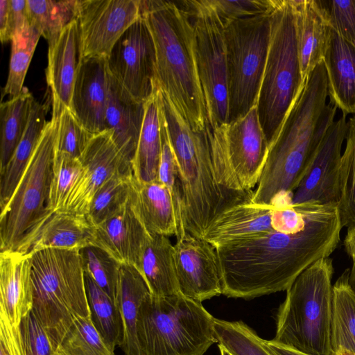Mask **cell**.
Here are the masks:
<instances>
[{"mask_svg": "<svg viewBox=\"0 0 355 355\" xmlns=\"http://www.w3.org/2000/svg\"><path fill=\"white\" fill-rule=\"evenodd\" d=\"M306 204V223L297 232L273 230L216 248L223 295L250 300L286 291L308 267L329 257L340 240L338 207Z\"/></svg>", "mask_w": 355, "mask_h": 355, "instance_id": "cell-1", "label": "cell"}, {"mask_svg": "<svg viewBox=\"0 0 355 355\" xmlns=\"http://www.w3.org/2000/svg\"><path fill=\"white\" fill-rule=\"evenodd\" d=\"M327 73L323 61L310 73L269 148L252 202L263 206L291 204L293 192L337 107L326 103Z\"/></svg>", "mask_w": 355, "mask_h": 355, "instance_id": "cell-2", "label": "cell"}, {"mask_svg": "<svg viewBox=\"0 0 355 355\" xmlns=\"http://www.w3.org/2000/svg\"><path fill=\"white\" fill-rule=\"evenodd\" d=\"M139 7L155 43L159 88L193 130H205L207 112L189 15L178 1L139 0Z\"/></svg>", "mask_w": 355, "mask_h": 355, "instance_id": "cell-3", "label": "cell"}, {"mask_svg": "<svg viewBox=\"0 0 355 355\" xmlns=\"http://www.w3.org/2000/svg\"><path fill=\"white\" fill-rule=\"evenodd\" d=\"M157 97L182 182L184 230L203 237L219 214L251 198L253 191L236 192L221 187L214 173L207 128L193 130L160 88Z\"/></svg>", "mask_w": 355, "mask_h": 355, "instance_id": "cell-4", "label": "cell"}, {"mask_svg": "<svg viewBox=\"0 0 355 355\" xmlns=\"http://www.w3.org/2000/svg\"><path fill=\"white\" fill-rule=\"evenodd\" d=\"M31 312L58 349L78 318L91 315L79 249L31 252Z\"/></svg>", "mask_w": 355, "mask_h": 355, "instance_id": "cell-5", "label": "cell"}, {"mask_svg": "<svg viewBox=\"0 0 355 355\" xmlns=\"http://www.w3.org/2000/svg\"><path fill=\"white\" fill-rule=\"evenodd\" d=\"M332 259L308 267L286 290L272 341L308 355H331Z\"/></svg>", "mask_w": 355, "mask_h": 355, "instance_id": "cell-6", "label": "cell"}, {"mask_svg": "<svg viewBox=\"0 0 355 355\" xmlns=\"http://www.w3.org/2000/svg\"><path fill=\"white\" fill-rule=\"evenodd\" d=\"M304 81L299 58L295 0H277L270 12L269 47L256 104L269 148Z\"/></svg>", "mask_w": 355, "mask_h": 355, "instance_id": "cell-7", "label": "cell"}, {"mask_svg": "<svg viewBox=\"0 0 355 355\" xmlns=\"http://www.w3.org/2000/svg\"><path fill=\"white\" fill-rule=\"evenodd\" d=\"M214 319L201 302L180 293L166 297L150 293L137 319L141 355H204L217 343Z\"/></svg>", "mask_w": 355, "mask_h": 355, "instance_id": "cell-8", "label": "cell"}, {"mask_svg": "<svg viewBox=\"0 0 355 355\" xmlns=\"http://www.w3.org/2000/svg\"><path fill=\"white\" fill-rule=\"evenodd\" d=\"M59 120L51 119L7 205L1 209L0 251L20 250L53 214L48 209Z\"/></svg>", "mask_w": 355, "mask_h": 355, "instance_id": "cell-9", "label": "cell"}, {"mask_svg": "<svg viewBox=\"0 0 355 355\" xmlns=\"http://www.w3.org/2000/svg\"><path fill=\"white\" fill-rule=\"evenodd\" d=\"M226 46L227 123L257 104L270 36V13L231 21L224 26Z\"/></svg>", "mask_w": 355, "mask_h": 355, "instance_id": "cell-10", "label": "cell"}, {"mask_svg": "<svg viewBox=\"0 0 355 355\" xmlns=\"http://www.w3.org/2000/svg\"><path fill=\"white\" fill-rule=\"evenodd\" d=\"M207 128L216 182L230 191H252L259 182L269 151L257 106L232 122Z\"/></svg>", "mask_w": 355, "mask_h": 355, "instance_id": "cell-11", "label": "cell"}, {"mask_svg": "<svg viewBox=\"0 0 355 355\" xmlns=\"http://www.w3.org/2000/svg\"><path fill=\"white\" fill-rule=\"evenodd\" d=\"M192 21L198 74L207 125L227 123L228 92L224 26L208 0L178 1Z\"/></svg>", "mask_w": 355, "mask_h": 355, "instance_id": "cell-12", "label": "cell"}, {"mask_svg": "<svg viewBox=\"0 0 355 355\" xmlns=\"http://www.w3.org/2000/svg\"><path fill=\"white\" fill-rule=\"evenodd\" d=\"M112 76L137 100L146 103L159 87L153 37L140 16L123 33L107 58Z\"/></svg>", "mask_w": 355, "mask_h": 355, "instance_id": "cell-13", "label": "cell"}, {"mask_svg": "<svg viewBox=\"0 0 355 355\" xmlns=\"http://www.w3.org/2000/svg\"><path fill=\"white\" fill-rule=\"evenodd\" d=\"M139 0H77L81 56L107 58L114 45L139 17Z\"/></svg>", "mask_w": 355, "mask_h": 355, "instance_id": "cell-14", "label": "cell"}, {"mask_svg": "<svg viewBox=\"0 0 355 355\" xmlns=\"http://www.w3.org/2000/svg\"><path fill=\"white\" fill-rule=\"evenodd\" d=\"M346 116L343 114L326 131L293 192L291 205H338L341 148L347 130Z\"/></svg>", "mask_w": 355, "mask_h": 355, "instance_id": "cell-15", "label": "cell"}, {"mask_svg": "<svg viewBox=\"0 0 355 355\" xmlns=\"http://www.w3.org/2000/svg\"><path fill=\"white\" fill-rule=\"evenodd\" d=\"M80 161L83 171L60 210L86 216L94 195L102 185L117 174L133 175L132 166L108 130L94 135Z\"/></svg>", "mask_w": 355, "mask_h": 355, "instance_id": "cell-16", "label": "cell"}, {"mask_svg": "<svg viewBox=\"0 0 355 355\" xmlns=\"http://www.w3.org/2000/svg\"><path fill=\"white\" fill-rule=\"evenodd\" d=\"M174 260L182 295L202 303L222 294L216 249L204 238L187 233L177 239Z\"/></svg>", "mask_w": 355, "mask_h": 355, "instance_id": "cell-17", "label": "cell"}, {"mask_svg": "<svg viewBox=\"0 0 355 355\" xmlns=\"http://www.w3.org/2000/svg\"><path fill=\"white\" fill-rule=\"evenodd\" d=\"M81 60L80 31L75 19L48 50L46 79L51 97V119H59L64 110L70 109Z\"/></svg>", "mask_w": 355, "mask_h": 355, "instance_id": "cell-18", "label": "cell"}, {"mask_svg": "<svg viewBox=\"0 0 355 355\" xmlns=\"http://www.w3.org/2000/svg\"><path fill=\"white\" fill-rule=\"evenodd\" d=\"M107 58H83L76 79L70 110L93 135L105 130L108 94Z\"/></svg>", "mask_w": 355, "mask_h": 355, "instance_id": "cell-19", "label": "cell"}, {"mask_svg": "<svg viewBox=\"0 0 355 355\" xmlns=\"http://www.w3.org/2000/svg\"><path fill=\"white\" fill-rule=\"evenodd\" d=\"M145 110L146 103L135 99L109 71L105 130L110 132L113 141L131 164L136 153Z\"/></svg>", "mask_w": 355, "mask_h": 355, "instance_id": "cell-20", "label": "cell"}, {"mask_svg": "<svg viewBox=\"0 0 355 355\" xmlns=\"http://www.w3.org/2000/svg\"><path fill=\"white\" fill-rule=\"evenodd\" d=\"M149 235L129 200L116 214L95 227L94 245L106 251L121 264L139 270Z\"/></svg>", "mask_w": 355, "mask_h": 355, "instance_id": "cell-21", "label": "cell"}, {"mask_svg": "<svg viewBox=\"0 0 355 355\" xmlns=\"http://www.w3.org/2000/svg\"><path fill=\"white\" fill-rule=\"evenodd\" d=\"M273 207L257 205L252 198L235 204L212 221L202 238L216 248L270 232Z\"/></svg>", "mask_w": 355, "mask_h": 355, "instance_id": "cell-22", "label": "cell"}, {"mask_svg": "<svg viewBox=\"0 0 355 355\" xmlns=\"http://www.w3.org/2000/svg\"><path fill=\"white\" fill-rule=\"evenodd\" d=\"M324 64L329 103L347 116L355 113V46L330 28Z\"/></svg>", "mask_w": 355, "mask_h": 355, "instance_id": "cell-23", "label": "cell"}, {"mask_svg": "<svg viewBox=\"0 0 355 355\" xmlns=\"http://www.w3.org/2000/svg\"><path fill=\"white\" fill-rule=\"evenodd\" d=\"M31 257L18 250L0 251V309L15 326L32 310Z\"/></svg>", "mask_w": 355, "mask_h": 355, "instance_id": "cell-24", "label": "cell"}, {"mask_svg": "<svg viewBox=\"0 0 355 355\" xmlns=\"http://www.w3.org/2000/svg\"><path fill=\"white\" fill-rule=\"evenodd\" d=\"M130 200L150 234L177 236L178 223L171 195L162 182L141 183L133 177Z\"/></svg>", "mask_w": 355, "mask_h": 355, "instance_id": "cell-25", "label": "cell"}, {"mask_svg": "<svg viewBox=\"0 0 355 355\" xmlns=\"http://www.w3.org/2000/svg\"><path fill=\"white\" fill-rule=\"evenodd\" d=\"M95 227L85 216L53 212L21 250L29 253L44 248L79 249L94 245Z\"/></svg>", "mask_w": 355, "mask_h": 355, "instance_id": "cell-26", "label": "cell"}, {"mask_svg": "<svg viewBox=\"0 0 355 355\" xmlns=\"http://www.w3.org/2000/svg\"><path fill=\"white\" fill-rule=\"evenodd\" d=\"M298 51L305 80L323 60L330 27L320 0H295Z\"/></svg>", "mask_w": 355, "mask_h": 355, "instance_id": "cell-27", "label": "cell"}, {"mask_svg": "<svg viewBox=\"0 0 355 355\" xmlns=\"http://www.w3.org/2000/svg\"><path fill=\"white\" fill-rule=\"evenodd\" d=\"M150 293L139 270L133 266L121 264L115 302L123 329L119 347L125 355H141L137 332V319L141 304Z\"/></svg>", "mask_w": 355, "mask_h": 355, "instance_id": "cell-28", "label": "cell"}, {"mask_svg": "<svg viewBox=\"0 0 355 355\" xmlns=\"http://www.w3.org/2000/svg\"><path fill=\"white\" fill-rule=\"evenodd\" d=\"M138 270L153 295L166 297L180 293L174 260V245L168 236L149 235Z\"/></svg>", "mask_w": 355, "mask_h": 355, "instance_id": "cell-29", "label": "cell"}, {"mask_svg": "<svg viewBox=\"0 0 355 355\" xmlns=\"http://www.w3.org/2000/svg\"><path fill=\"white\" fill-rule=\"evenodd\" d=\"M48 103L34 100L26 130L5 169L0 173V207L8 202L47 125Z\"/></svg>", "mask_w": 355, "mask_h": 355, "instance_id": "cell-30", "label": "cell"}, {"mask_svg": "<svg viewBox=\"0 0 355 355\" xmlns=\"http://www.w3.org/2000/svg\"><path fill=\"white\" fill-rule=\"evenodd\" d=\"M162 152L160 113L157 89L155 95L146 103L144 122L132 164L133 177L137 182L146 183L157 180Z\"/></svg>", "mask_w": 355, "mask_h": 355, "instance_id": "cell-31", "label": "cell"}, {"mask_svg": "<svg viewBox=\"0 0 355 355\" xmlns=\"http://www.w3.org/2000/svg\"><path fill=\"white\" fill-rule=\"evenodd\" d=\"M347 268L333 285L331 355L338 349L355 354V293Z\"/></svg>", "mask_w": 355, "mask_h": 355, "instance_id": "cell-32", "label": "cell"}, {"mask_svg": "<svg viewBox=\"0 0 355 355\" xmlns=\"http://www.w3.org/2000/svg\"><path fill=\"white\" fill-rule=\"evenodd\" d=\"M35 98L27 87L0 105V173L6 167L28 125Z\"/></svg>", "mask_w": 355, "mask_h": 355, "instance_id": "cell-33", "label": "cell"}, {"mask_svg": "<svg viewBox=\"0 0 355 355\" xmlns=\"http://www.w3.org/2000/svg\"><path fill=\"white\" fill-rule=\"evenodd\" d=\"M77 0H27L31 24L53 45L62 31L76 18Z\"/></svg>", "mask_w": 355, "mask_h": 355, "instance_id": "cell-34", "label": "cell"}, {"mask_svg": "<svg viewBox=\"0 0 355 355\" xmlns=\"http://www.w3.org/2000/svg\"><path fill=\"white\" fill-rule=\"evenodd\" d=\"M92 322L109 346L114 350L123 338L121 317L116 302L85 273Z\"/></svg>", "mask_w": 355, "mask_h": 355, "instance_id": "cell-35", "label": "cell"}, {"mask_svg": "<svg viewBox=\"0 0 355 355\" xmlns=\"http://www.w3.org/2000/svg\"><path fill=\"white\" fill-rule=\"evenodd\" d=\"M41 36L38 29L31 24L13 35L8 76L3 88L4 94L14 97L23 89L28 67Z\"/></svg>", "mask_w": 355, "mask_h": 355, "instance_id": "cell-36", "label": "cell"}, {"mask_svg": "<svg viewBox=\"0 0 355 355\" xmlns=\"http://www.w3.org/2000/svg\"><path fill=\"white\" fill-rule=\"evenodd\" d=\"M132 175L117 174L94 195L86 217L95 227L119 211L130 200Z\"/></svg>", "mask_w": 355, "mask_h": 355, "instance_id": "cell-37", "label": "cell"}, {"mask_svg": "<svg viewBox=\"0 0 355 355\" xmlns=\"http://www.w3.org/2000/svg\"><path fill=\"white\" fill-rule=\"evenodd\" d=\"M346 146L341 156L338 204L343 227L355 225V116L347 122Z\"/></svg>", "mask_w": 355, "mask_h": 355, "instance_id": "cell-38", "label": "cell"}, {"mask_svg": "<svg viewBox=\"0 0 355 355\" xmlns=\"http://www.w3.org/2000/svg\"><path fill=\"white\" fill-rule=\"evenodd\" d=\"M214 329L218 345L232 355H273L264 340L243 321L215 318Z\"/></svg>", "mask_w": 355, "mask_h": 355, "instance_id": "cell-39", "label": "cell"}, {"mask_svg": "<svg viewBox=\"0 0 355 355\" xmlns=\"http://www.w3.org/2000/svg\"><path fill=\"white\" fill-rule=\"evenodd\" d=\"M58 349L64 355H115L94 326L91 315L74 320Z\"/></svg>", "mask_w": 355, "mask_h": 355, "instance_id": "cell-40", "label": "cell"}, {"mask_svg": "<svg viewBox=\"0 0 355 355\" xmlns=\"http://www.w3.org/2000/svg\"><path fill=\"white\" fill-rule=\"evenodd\" d=\"M80 254L85 273L115 302L121 264L94 245L81 248Z\"/></svg>", "mask_w": 355, "mask_h": 355, "instance_id": "cell-41", "label": "cell"}, {"mask_svg": "<svg viewBox=\"0 0 355 355\" xmlns=\"http://www.w3.org/2000/svg\"><path fill=\"white\" fill-rule=\"evenodd\" d=\"M159 113L162 140V152L159 167L157 180L164 184L167 187L171 195L178 223V234L176 238L178 239L187 234L184 230L182 223V186L176 159L168 141L160 107Z\"/></svg>", "mask_w": 355, "mask_h": 355, "instance_id": "cell-42", "label": "cell"}, {"mask_svg": "<svg viewBox=\"0 0 355 355\" xmlns=\"http://www.w3.org/2000/svg\"><path fill=\"white\" fill-rule=\"evenodd\" d=\"M82 171L83 166L80 159L56 152L48 204L50 212L53 213L62 207Z\"/></svg>", "mask_w": 355, "mask_h": 355, "instance_id": "cell-43", "label": "cell"}, {"mask_svg": "<svg viewBox=\"0 0 355 355\" xmlns=\"http://www.w3.org/2000/svg\"><path fill=\"white\" fill-rule=\"evenodd\" d=\"M58 120L56 152L80 159L94 135L82 125L69 108L63 110Z\"/></svg>", "mask_w": 355, "mask_h": 355, "instance_id": "cell-44", "label": "cell"}, {"mask_svg": "<svg viewBox=\"0 0 355 355\" xmlns=\"http://www.w3.org/2000/svg\"><path fill=\"white\" fill-rule=\"evenodd\" d=\"M208 2L224 26L233 20L270 13L277 0H208Z\"/></svg>", "mask_w": 355, "mask_h": 355, "instance_id": "cell-45", "label": "cell"}, {"mask_svg": "<svg viewBox=\"0 0 355 355\" xmlns=\"http://www.w3.org/2000/svg\"><path fill=\"white\" fill-rule=\"evenodd\" d=\"M330 28L355 46V0H320Z\"/></svg>", "mask_w": 355, "mask_h": 355, "instance_id": "cell-46", "label": "cell"}, {"mask_svg": "<svg viewBox=\"0 0 355 355\" xmlns=\"http://www.w3.org/2000/svg\"><path fill=\"white\" fill-rule=\"evenodd\" d=\"M20 329L26 355L56 354L49 336L31 311L21 320Z\"/></svg>", "mask_w": 355, "mask_h": 355, "instance_id": "cell-47", "label": "cell"}, {"mask_svg": "<svg viewBox=\"0 0 355 355\" xmlns=\"http://www.w3.org/2000/svg\"><path fill=\"white\" fill-rule=\"evenodd\" d=\"M0 355H26L20 326L14 325L0 309Z\"/></svg>", "mask_w": 355, "mask_h": 355, "instance_id": "cell-48", "label": "cell"}, {"mask_svg": "<svg viewBox=\"0 0 355 355\" xmlns=\"http://www.w3.org/2000/svg\"><path fill=\"white\" fill-rule=\"evenodd\" d=\"M264 345L273 355H308L283 346L274 341L264 340Z\"/></svg>", "mask_w": 355, "mask_h": 355, "instance_id": "cell-49", "label": "cell"}, {"mask_svg": "<svg viewBox=\"0 0 355 355\" xmlns=\"http://www.w3.org/2000/svg\"><path fill=\"white\" fill-rule=\"evenodd\" d=\"M10 0L0 1V39L3 43L8 27Z\"/></svg>", "mask_w": 355, "mask_h": 355, "instance_id": "cell-50", "label": "cell"}, {"mask_svg": "<svg viewBox=\"0 0 355 355\" xmlns=\"http://www.w3.org/2000/svg\"><path fill=\"white\" fill-rule=\"evenodd\" d=\"M343 244L346 253L352 261V265H355V225L347 227Z\"/></svg>", "mask_w": 355, "mask_h": 355, "instance_id": "cell-51", "label": "cell"}, {"mask_svg": "<svg viewBox=\"0 0 355 355\" xmlns=\"http://www.w3.org/2000/svg\"><path fill=\"white\" fill-rule=\"evenodd\" d=\"M349 282L355 293V265H352L349 268Z\"/></svg>", "mask_w": 355, "mask_h": 355, "instance_id": "cell-52", "label": "cell"}, {"mask_svg": "<svg viewBox=\"0 0 355 355\" xmlns=\"http://www.w3.org/2000/svg\"><path fill=\"white\" fill-rule=\"evenodd\" d=\"M331 355H355V354L353 352H351L348 350H345V349H338V351H336L335 353H334Z\"/></svg>", "mask_w": 355, "mask_h": 355, "instance_id": "cell-53", "label": "cell"}, {"mask_svg": "<svg viewBox=\"0 0 355 355\" xmlns=\"http://www.w3.org/2000/svg\"><path fill=\"white\" fill-rule=\"evenodd\" d=\"M218 348L220 349V355H232L230 354L226 349H225L223 346L218 345Z\"/></svg>", "mask_w": 355, "mask_h": 355, "instance_id": "cell-54", "label": "cell"}, {"mask_svg": "<svg viewBox=\"0 0 355 355\" xmlns=\"http://www.w3.org/2000/svg\"><path fill=\"white\" fill-rule=\"evenodd\" d=\"M55 355H64V354L61 352H60L58 349H57Z\"/></svg>", "mask_w": 355, "mask_h": 355, "instance_id": "cell-55", "label": "cell"}]
</instances>
